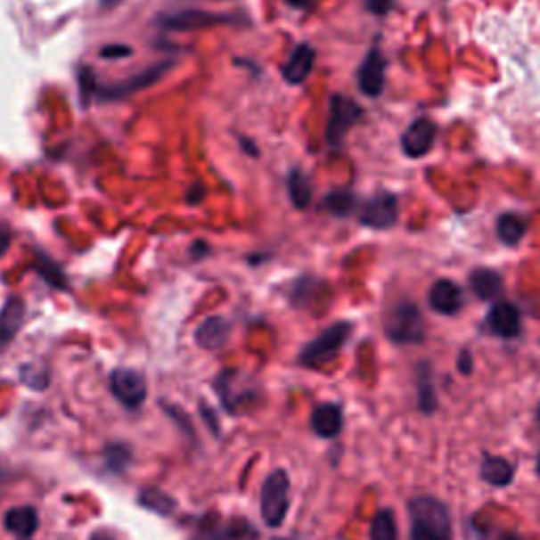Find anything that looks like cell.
<instances>
[{
    "label": "cell",
    "instance_id": "6da1fadb",
    "mask_svg": "<svg viewBox=\"0 0 540 540\" xmlns=\"http://www.w3.org/2000/svg\"><path fill=\"white\" fill-rule=\"evenodd\" d=\"M174 68V61H163V64H154L146 70L134 74L127 80H120V83H112V85H97L94 74H91L87 68L80 70V94L83 95H95L103 102H117L123 100V97L134 95L137 91L152 87L154 83H159L163 78L165 72H169Z\"/></svg>",
    "mask_w": 540,
    "mask_h": 540
},
{
    "label": "cell",
    "instance_id": "7a4b0ae2",
    "mask_svg": "<svg viewBox=\"0 0 540 540\" xmlns=\"http://www.w3.org/2000/svg\"><path fill=\"white\" fill-rule=\"evenodd\" d=\"M412 540H452L450 511L433 496H418L410 503Z\"/></svg>",
    "mask_w": 540,
    "mask_h": 540
},
{
    "label": "cell",
    "instance_id": "3957f363",
    "mask_svg": "<svg viewBox=\"0 0 540 540\" xmlns=\"http://www.w3.org/2000/svg\"><path fill=\"white\" fill-rule=\"evenodd\" d=\"M290 511V477L283 469L273 470L262 484L260 515L268 528H279Z\"/></svg>",
    "mask_w": 540,
    "mask_h": 540
},
{
    "label": "cell",
    "instance_id": "277c9868",
    "mask_svg": "<svg viewBox=\"0 0 540 540\" xmlns=\"http://www.w3.org/2000/svg\"><path fill=\"white\" fill-rule=\"evenodd\" d=\"M389 340L397 344H421L424 340V319L421 308L413 302H399L389 310L387 317Z\"/></svg>",
    "mask_w": 540,
    "mask_h": 540
},
{
    "label": "cell",
    "instance_id": "5b68a950",
    "mask_svg": "<svg viewBox=\"0 0 540 540\" xmlns=\"http://www.w3.org/2000/svg\"><path fill=\"white\" fill-rule=\"evenodd\" d=\"M350 330H353V327H350V323H347V321H340V323L327 327L323 334L315 338L313 342H308L307 347H304L300 355L302 365L321 367L330 364L331 359H336L338 353H340L344 347V342L348 340Z\"/></svg>",
    "mask_w": 540,
    "mask_h": 540
},
{
    "label": "cell",
    "instance_id": "8992f818",
    "mask_svg": "<svg viewBox=\"0 0 540 540\" xmlns=\"http://www.w3.org/2000/svg\"><path fill=\"white\" fill-rule=\"evenodd\" d=\"M361 119V106L347 95H331L330 100V119H327V143L340 146L344 137Z\"/></svg>",
    "mask_w": 540,
    "mask_h": 540
},
{
    "label": "cell",
    "instance_id": "52a82bcc",
    "mask_svg": "<svg viewBox=\"0 0 540 540\" xmlns=\"http://www.w3.org/2000/svg\"><path fill=\"white\" fill-rule=\"evenodd\" d=\"M110 390L120 404L131 410H137L143 401H146L148 389H146V378L142 372L129 370V367H119L110 373Z\"/></svg>",
    "mask_w": 540,
    "mask_h": 540
},
{
    "label": "cell",
    "instance_id": "ba28073f",
    "mask_svg": "<svg viewBox=\"0 0 540 540\" xmlns=\"http://www.w3.org/2000/svg\"><path fill=\"white\" fill-rule=\"evenodd\" d=\"M399 217V200L390 192H378L361 211V224L373 231H387Z\"/></svg>",
    "mask_w": 540,
    "mask_h": 540
},
{
    "label": "cell",
    "instance_id": "9c48e42d",
    "mask_svg": "<svg viewBox=\"0 0 540 540\" xmlns=\"http://www.w3.org/2000/svg\"><path fill=\"white\" fill-rule=\"evenodd\" d=\"M357 80L361 94H365L367 97H378L382 94L384 83H387V60H384L380 49H370L364 64L359 66Z\"/></svg>",
    "mask_w": 540,
    "mask_h": 540
},
{
    "label": "cell",
    "instance_id": "30bf717a",
    "mask_svg": "<svg viewBox=\"0 0 540 540\" xmlns=\"http://www.w3.org/2000/svg\"><path fill=\"white\" fill-rule=\"evenodd\" d=\"M435 137H438V125L430 119H418L405 129L401 137V148L410 159L424 157L433 148Z\"/></svg>",
    "mask_w": 540,
    "mask_h": 540
},
{
    "label": "cell",
    "instance_id": "8fae6325",
    "mask_svg": "<svg viewBox=\"0 0 540 540\" xmlns=\"http://www.w3.org/2000/svg\"><path fill=\"white\" fill-rule=\"evenodd\" d=\"M487 325L496 336L515 338L521 331V315L515 304L496 302L487 315Z\"/></svg>",
    "mask_w": 540,
    "mask_h": 540
},
{
    "label": "cell",
    "instance_id": "7c38bea8",
    "mask_svg": "<svg viewBox=\"0 0 540 540\" xmlns=\"http://www.w3.org/2000/svg\"><path fill=\"white\" fill-rule=\"evenodd\" d=\"M430 308L439 315H456L462 307V291L454 281L439 279L429 291Z\"/></svg>",
    "mask_w": 540,
    "mask_h": 540
},
{
    "label": "cell",
    "instance_id": "4fadbf2b",
    "mask_svg": "<svg viewBox=\"0 0 540 540\" xmlns=\"http://www.w3.org/2000/svg\"><path fill=\"white\" fill-rule=\"evenodd\" d=\"M228 21H231V17L205 13V11H182V13L160 17V24L171 28V30H194V28L228 24Z\"/></svg>",
    "mask_w": 540,
    "mask_h": 540
},
{
    "label": "cell",
    "instance_id": "5bb4252c",
    "mask_svg": "<svg viewBox=\"0 0 540 540\" xmlns=\"http://www.w3.org/2000/svg\"><path fill=\"white\" fill-rule=\"evenodd\" d=\"M315 57H317V53H315V49L310 47V45L307 43L298 45V47L291 51L290 60H287L283 66V78L287 83L290 85L304 83V80L308 78V74L313 72Z\"/></svg>",
    "mask_w": 540,
    "mask_h": 540
},
{
    "label": "cell",
    "instance_id": "9a60e30c",
    "mask_svg": "<svg viewBox=\"0 0 540 540\" xmlns=\"http://www.w3.org/2000/svg\"><path fill=\"white\" fill-rule=\"evenodd\" d=\"M342 410L336 404H321L315 407L313 416H310V427L319 438L331 439L342 430Z\"/></svg>",
    "mask_w": 540,
    "mask_h": 540
},
{
    "label": "cell",
    "instance_id": "2e32d148",
    "mask_svg": "<svg viewBox=\"0 0 540 540\" xmlns=\"http://www.w3.org/2000/svg\"><path fill=\"white\" fill-rule=\"evenodd\" d=\"M228 336H231V323L224 317H209L197 327L194 340L200 348L217 350L228 342Z\"/></svg>",
    "mask_w": 540,
    "mask_h": 540
},
{
    "label": "cell",
    "instance_id": "e0dca14e",
    "mask_svg": "<svg viewBox=\"0 0 540 540\" xmlns=\"http://www.w3.org/2000/svg\"><path fill=\"white\" fill-rule=\"evenodd\" d=\"M26 307L20 298H9L3 310H0V348L7 347L13 340L21 323H24Z\"/></svg>",
    "mask_w": 540,
    "mask_h": 540
},
{
    "label": "cell",
    "instance_id": "ac0fdd59",
    "mask_svg": "<svg viewBox=\"0 0 540 540\" xmlns=\"http://www.w3.org/2000/svg\"><path fill=\"white\" fill-rule=\"evenodd\" d=\"M4 530L20 538H30L38 530V513L32 507H15L4 513Z\"/></svg>",
    "mask_w": 540,
    "mask_h": 540
},
{
    "label": "cell",
    "instance_id": "d6986e66",
    "mask_svg": "<svg viewBox=\"0 0 540 540\" xmlns=\"http://www.w3.org/2000/svg\"><path fill=\"white\" fill-rule=\"evenodd\" d=\"M470 290L479 300H494L496 296H501L503 291V279L496 270L492 268H477L470 273Z\"/></svg>",
    "mask_w": 540,
    "mask_h": 540
},
{
    "label": "cell",
    "instance_id": "ffe728a7",
    "mask_svg": "<svg viewBox=\"0 0 540 540\" xmlns=\"http://www.w3.org/2000/svg\"><path fill=\"white\" fill-rule=\"evenodd\" d=\"M515 469L509 461H504L501 456H486L484 464H481V477L484 481H487L490 486L503 487L509 486L513 481Z\"/></svg>",
    "mask_w": 540,
    "mask_h": 540
},
{
    "label": "cell",
    "instance_id": "44dd1931",
    "mask_svg": "<svg viewBox=\"0 0 540 540\" xmlns=\"http://www.w3.org/2000/svg\"><path fill=\"white\" fill-rule=\"evenodd\" d=\"M498 239L504 245H517L528 233V222L520 214H503L496 224Z\"/></svg>",
    "mask_w": 540,
    "mask_h": 540
},
{
    "label": "cell",
    "instance_id": "7402d4cb",
    "mask_svg": "<svg viewBox=\"0 0 540 540\" xmlns=\"http://www.w3.org/2000/svg\"><path fill=\"white\" fill-rule=\"evenodd\" d=\"M287 192H290V199L294 207L298 209H307L310 205V199H313V186H310L308 177L302 174L300 169H294L287 177Z\"/></svg>",
    "mask_w": 540,
    "mask_h": 540
},
{
    "label": "cell",
    "instance_id": "603a6c76",
    "mask_svg": "<svg viewBox=\"0 0 540 540\" xmlns=\"http://www.w3.org/2000/svg\"><path fill=\"white\" fill-rule=\"evenodd\" d=\"M438 405V395L433 390V380H430V365H418V407L424 413H433Z\"/></svg>",
    "mask_w": 540,
    "mask_h": 540
},
{
    "label": "cell",
    "instance_id": "cb8c5ba5",
    "mask_svg": "<svg viewBox=\"0 0 540 540\" xmlns=\"http://www.w3.org/2000/svg\"><path fill=\"white\" fill-rule=\"evenodd\" d=\"M370 538L372 540H399L397 521H395L393 511L384 509L372 520L370 526Z\"/></svg>",
    "mask_w": 540,
    "mask_h": 540
},
{
    "label": "cell",
    "instance_id": "d4e9b609",
    "mask_svg": "<svg viewBox=\"0 0 540 540\" xmlns=\"http://www.w3.org/2000/svg\"><path fill=\"white\" fill-rule=\"evenodd\" d=\"M140 503L146 507L148 511H154V513L159 515H169L171 511H174L176 503L174 498L168 496L165 492L154 490V487H148V490H142L140 494Z\"/></svg>",
    "mask_w": 540,
    "mask_h": 540
},
{
    "label": "cell",
    "instance_id": "484cf974",
    "mask_svg": "<svg viewBox=\"0 0 540 540\" xmlns=\"http://www.w3.org/2000/svg\"><path fill=\"white\" fill-rule=\"evenodd\" d=\"M37 270L40 273V277L47 281L49 285L57 287V290H66V287H68L64 270L57 266L53 260H49V258L45 254L37 256Z\"/></svg>",
    "mask_w": 540,
    "mask_h": 540
},
{
    "label": "cell",
    "instance_id": "4316f807",
    "mask_svg": "<svg viewBox=\"0 0 540 540\" xmlns=\"http://www.w3.org/2000/svg\"><path fill=\"white\" fill-rule=\"evenodd\" d=\"M325 209L338 217H347L355 209V194L350 191H334L325 197Z\"/></svg>",
    "mask_w": 540,
    "mask_h": 540
},
{
    "label": "cell",
    "instance_id": "83f0119b",
    "mask_svg": "<svg viewBox=\"0 0 540 540\" xmlns=\"http://www.w3.org/2000/svg\"><path fill=\"white\" fill-rule=\"evenodd\" d=\"M365 7L370 9L373 15H387L390 7H393V0H365Z\"/></svg>",
    "mask_w": 540,
    "mask_h": 540
},
{
    "label": "cell",
    "instance_id": "f1b7e54d",
    "mask_svg": "<svg viewBox=\"0 0 540 540\" xmlns=\"http://www.w3.org/2000/svg\"><path fill=\"white\" fill-rule=\"evenodd\" d=\"M131 49L129 47H123V45H110V47L102 49V57H110V60H114V57H123V55H129Z\"/></svg>",
    "mask_w": 540,
    "mask_h": 540
},
{
    "label": "cell",
    "instance_id": "f546056e",
    "mask_svg": "<svg viewBox=\"0 0 540 540\" xmlns=\"http://www.w3.org/2000/svg\"><path fill=\"white\" fill-rule=\"evenodd\" d=\"M11 247V233L7 228L0 226V256L7 254V250Z\"/></svg>",
    "mask_w": 540,
    "mask_h": 540
},
{
    "label": "cell",
    "instance_id": "4dcf8cb0",
    "mask_svg": "<svg viewBox=\"0 0 540 540\" xmlns=\"http://www.w3.org/2000/svg\"><path fill=\"white\" fill-rule=\"evenodd\" d=\"M194 540H228V538H226V534L216 530V528H214V530H207L203 534H199V536Z\"/></svg>",
    "mask_w": 540,
    "mask_h": 540
},
{
    "label": "cell",
    "instance_id": "1f68e13d",
    "mask_svg": "<svg viewBox=\"0 0 540 540\" xmlns=\"http://www.w3.org/2000/svg\"><path fill=\"white\" fill-rule=\"evenodd\" d=\"M458 367H461L462 373H469L473 370V359H470L469 353H462L461 359H458Z\"/></svg>",
    "mask_w": 540,
    "mask_h": 540
},
{
    "label": "cell",
    "instance_id": "d6a6232c",
    "mask_svg": "<svg viewBox=\"0 0 540 540\" xmlns=\"http://www.w3.org/2000/svg\"><path fill=\"white\" fill-rule=\"evenodd\" d=\"M287 3H290L291 7H296V9H307V7H310V3H313V0H287Z\"/></svg>",
    "mask_w": 540,
    "mask_h": 540
},
{
    "label": "cell",
    "instance_id": "836d02e7",
    "mask_svg": "<svg viewBox=\"0 0 540 540\" xmlns=\"http://www.w3.org/2000/svg\"><path fill=\"white\" fill-rule=\"evenodd\" d=\"M91 540H117L112 536V534H108V532H95L94 536H91Z\"/></svg>",
    "mask_w": 540,
    "mask_h": 540
},
{
    "label": "cell",
    "instance_id": "e575fe53",
    "mask_svg": "<svg viewBox=\"0 0 540 540\" xmlns=\"http://www.w3.org/2000/svg\"><path fill=\"white\" fill-rule=\"evenodd\" d=\"M501 540H521V538L515 536V534H507V536H503Z\"/></svg>",
    "mask_w": 540,
    "mask_h": 540
},
{
    "label": "cell",
    "instance_id": "d590c367",
    "mask_svg": "<svg viewBox=\"0 0 540 540\" xmlns=\"http://www.w3.org/2000/svg\"><path fill=\"white\" fill-rule=\"evenodd\" d=\"M536 470H538V475H540V454H538V462H536Z\"/></svg>",
    "mask_w": 540,
    "mask_h": 540
},
{
    "label": "cell",
    "instance_id": "8d00e7d4",
    "mask_svg": "<svg viewBox=\"0 0 540 540\" xmlns=\"http://www.w3.org/2000/svg\"><path fill=\"white\" fill-rule=\"evenodd\" d=\"M538 422H540V407H538Z\"/></svg>",
    "mask_w": 540,
    "mask_h": 540
},
{
    "label": "cell",
    "instance_id": "74e56055",
    "mask_svg": "<svg viewBox=\"0 0 540 540\" xmlns=\"http://www.w3.org/2000/svg\"><path fill=\"white\" fill-rule=\"evenodd\" d=\"M281 540H285V538H281Z\"/></svg>",
    "mask_w": 540,
    "mask_h": 540
}]
</instances>
